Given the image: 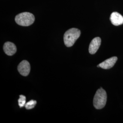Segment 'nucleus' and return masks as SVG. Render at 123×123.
<instances>
[{"mask_svg": "<svg viewBox=\"0 0 123 123\" xmlns=\"http://www.w3.org/2000/svg\"><path fill=\"white\" fill-rule=\"evenodd\" d=\"M80 35L81 31L77 28H73L66 31L63 36L65 45L67 47L73 46Z\"/></svg>", "mask_w": 123, "mask_h": 123, "instance_id": "1", "label": "nucleus"}, {"mask_svg": "<svg viewBox=\"0 0 123 123\" xmlns=\"http://www.w3.org/2000/svg\"><path fill=\"white\" fill-rule=\"evenodd\" d=\"M19 97H20V98L18 100V105L20 106V107L22 108L26 104V98L25 96L22 95H20Z\"/></svg>", "mask_w": 123, "mask_h": 123, "instance_id": "10", "label": "nucleus"}, {"mask_svg": "<svg viewBox=\"0 0 123 123\" xmlns=\"http://www.w3.org/2000/svg\"><path fill=\"white\" fill-rule=\"evenodd\" d=\"M37 104V101L34 100H31L26 103L25 105L26 110H31L35 107Z\"/></svg>", "mask_w": 123, "mask_h": 123, "instance_id": "9", "label": "nucleus"}, {"mask_svg": "<svg viewBox=\"0 0 123 123\" xmlns=\"http://www.w3.org/2000/svg\"><path fill=\"white\" fill-rule=\"evenodd\" d=\"M16 23L21 26H29L35 21V17L32 13L24 12L18 14L15 17Z\"/></svg>", "mask_w": 123, "mask_h": 123, "instance_id": "3", "label": "nucleus"}, {"mask_svg": "<svg viewBox=\"0 0 123 123\" xmlns=\"http://www.w3.org/2000/svg\"><path fill=\"white\" fill-rule=\"evenodd\" d=\"M107 98V95L105 91L102 88L98 89L93 98L94 107L98 110L103 109L105 105Z\"/></svg>", "mask_w": 123, "mask_h": 123, "instance_id": "2", "label": "nucleus"}, {"mask_svg": "<svg viewBox=\"0 0 123 123\" xmlns=\"http://www.w3.org/2000/svg\"><path fill=\"white\" fill-rule=\"evenodd\" d=\"M3 50L5 53L8 55L12 56L17 52V47L12 43L7 42L5 43L3 46Z\"/></svg>", "mask_w": 123, "mask_h": 123, "instance_id": "8", "label": "nucleus"}, {"mask_svg": "<svg viewBox=\"0 0 123 123\" xmlns=\"http://www.w3.org/2000/svg\"><path fill=\"white\" fill-rule=\"evenodd\" d=\"M118 58L116 57H110L109 59H106L105 61L100 63L97 67H100L105 69H109L114 66Z\"/></svg>", "mask_w": 123, "mask_h": 123, "instance_id": "6", "label": "nucleus"}, {"mask_svg": "<svg viewBox=\"0 0 123 123\" xmlns=\"http://www.w3.org/2000/svg\"><path fill=\"white\" fill-rule=\"evenodd\" d=\"M110 20L112 24L115 26L121 25L123 24V17L117 12L111 13Z\"/></svg>", "mask_w": 123, "mask_h": 123, "instance_id": "7", "label": "nucleus"}, {"mask_svg": "<svg viewBox=\"0 0 123 123\" xmlns=\"http://www.w3.org/2000/svg\"><path fill=\"white\" fill-rule=\"evenodd\" d=\"M18 69L21 74L23 76H26L29 74L31 70L30 63L26 60H23L19 63Z\"/></svg>", "mask_w": 123, "mask_h": 123, "instance_id": "4", "label": "nucleus"}, {"mask_svg": "<svg viewBox=\"0 0 123 123\" xmlns=\"http://www.w3.org/2000/svg\"><path fill=\"white\" fill-rule=\"evenodd\" d=\"M101 43V38L96 37L93 38L90 43L89 46V52L91 54H94L97 52L99 48Z\"/></svg>", "mask_w": 123, "mask_h": 123, "instance_id": "5", "label": "nucleus"}]
</instances>
